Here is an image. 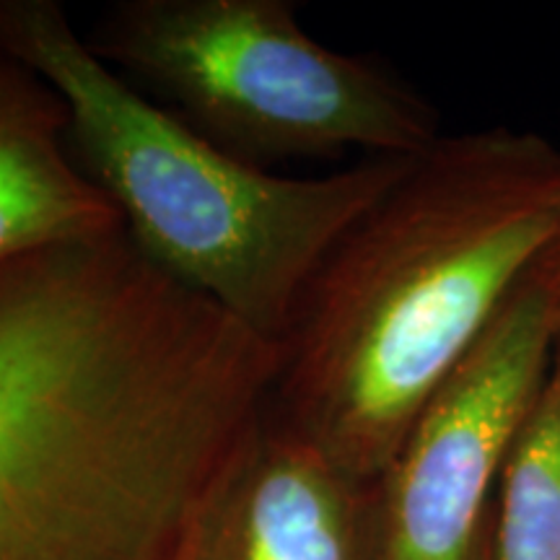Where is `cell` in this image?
Segmentation results:
<instances>
[{"label":"cell","instance_id":"obj_1","mask_svg":"<svg viewBox=\"0 0 560 560\" xmlns=\"http://www.w3.org/2000/svg\"><path fill=\"white\" fill-rule=\"evenodd\" d=\"M560 229L537 132L441 136L342 229L278 340L268 416L371 482Z\"/></svg>","mask_w":560,"mask_h":560},{"label":"cell","instance_id":"obj_2","mask_svg":"<svg viewBox=\"0 0 560 560\" xmlns=\"http://www.w3.org/2000/svg\"><path fill=\"white\" fill-rule=\"evenodd\" d=\"M0 58L66 104L68 149L132 244L276 346L330 244L412 159H363L314 179L249 164L138 94L58 0H0Z\"/></svg>","mask_w":560,"mask_h":560},{"label":"cell","instance_id":"obj_3","mask_svg":"<svg viewBox=\"0 0 560 560\" xmlns=\"http://www.w3.org/2000/svg\"><path fill=\"white\" fill-rule=\"evenodd\" d=\"M83 37L255 166L342 151L418 156L441 138L431 102L376 58L312 39L291 0H120Z\"/></svg>","mask_w":560,"mask_h":560},{"label":"cell","instance_id":"obj_4","mask_svg":"<svg viewBox=\"0 0 560 560\" xmlns=\"http://www.w3.org/2000/svg\"><path fill=\"white\" fill-rule=\"evenodd\" d=\"M556 332L527 272L374 478L369 560H475L488 493L540 389Z\"/></svg>","mask_w":560,"mask_h":560},{"label":"cell","instance_id":"obj_5","mask_svg":"<svg viewBox=\"0 0 560 560\" xmlns=\"http://www.w3.org/2000/svg\"><path fill=\"white\" fill-rule=\"evenodd\" d=\"M363 486L268 416L221 511L210 560H369Z\"/></svg>","mask_w":560,"mask_h":560},{"label":"cell","instance_id":"obj_6","mask_svg":"<svg viewBox=\"0 0 560 560\" xmlns=\"http://www.w3.org/2000/svg\"><path fill=\"white\" fill-rule=\"evenodd\" d=\"M66 130V104L50 83L0 58V262L122 229L75 164Z\"/></svg>","mask_w":560,"mask_h":560},{"label":"cell","instance_id":"obj_7","mask_svg":"<svg viewBox=\"0 0 560 560\" xmlns=\"http://www.w3.org/2000/svg\"><path fill=\"white\" fill-rule=\"evenodd\" d=\"M493 560H560V330L503 465Z\"/></svg>","mask_w":560,"mask_h":560},{"label":"cell","instance_id":"obj_8","mask_svg":"<svg viewBox=\"0 0 560 560\" xmlns=\"http://www.w3.org/2000/svg\"><path fill=\"white\" fill-rule=\"evenodd\" d=\"M529 276L540 285L542 296L548 301L550 317L556 322V330H560V229L529 268Z\"/></svg>","mask_w":560,"mask_h":560},{"label":"cell","instance_id":"obj_9","mask_svg":"<svg viewBox=\"0 0 560 560\" xmlns=\"http://www.w3.org/2000/svg\"><path fill=\"white\" fill-rule=\"evenodd\" d=\"M475 560H493V532H490L486 542L480 540V548H478V556H475Z\"/></svg>","mask_w":560,"mask_h":560}]
</instances>
